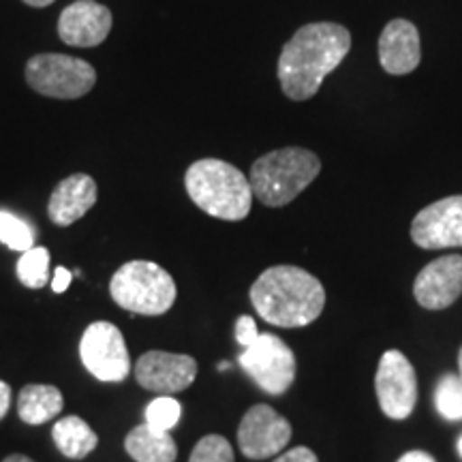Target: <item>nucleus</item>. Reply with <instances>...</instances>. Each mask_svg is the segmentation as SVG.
Wrapping results in <instances>:
<instances>
[{"label":"nucleus","instance_id":"1","mask_svg":"<svg viewBox=\"0 0 462 462\" xmlns=\"http://www.w3.org/2000/svg\"><path fill=\"white\" fill-rule=\"evenodd\" d=\"M351 50V32L334 22H313L298 28L282 45L279 82L287 99L309 101L319 92L323 79L340 67Z\"/></svg>","mask_w":462,"mask_h":462},{"label":"nucleus","instance_id":"2","mask_svg":"<svg viewBox=\"0 0 462 462\" xmlns=\"http://www.w3.org/2000/svg\"><path fill=\"white\" fill-rule=\"evenodd\" d=\"M251 302L263 321L279 328H304L326 309L321 281L298 265H273L257 276Z\"/></svg>","mask_w":462,"mask_h":462},{"label":"nucleus","instance_id":"3","mask_svg":"<svg viewBox=\"0 0 462 462\" xmlns=\"http://www.w3.org/2000/svg\"><path fill=\"white\" fill-rule=\"evenodd\" d=\"M193 204L221 221H242L253 206V189L238 167L221 159H199L184 173Z\"/></svg>","mask_w":462,"mask_h":462},{"label":"nucleus","instance_id":"4","mask_svg":"<svg viewBox=\"0 0 462 462\" xmlns=\"http://www.w3.org/2000/svg\"><path fill=\"white\" fill-rule=\"evenodd\" d=\"M321 161L306 148L289 146L259 157L248 171L253 195L268 208L291 204L319 176Z\"/></svg>","mask_w":462,"mask_h":462},{"label":"nucleus","instance_id":"5","mask_svg":"<svg viewBox=\"0 0 462 462\" xmlns=\"http://www.w3.org/2000/svg\"><path fill=\"white\" fill-rule=\"evenodd\" d=\"M109 296L133 315H165L176 302V281L165 268L148 259H133L116 270L109 281Z\"/></svg>","mask_w":462,"mask_h":462},{"label":"nucleus","instance_id":"6","mask_svg":"<svg viewBox=\"0 0 462 462\" xmlns=\"http://www.w3.org/2000/svg\"><path fill=\"white\" fill-rule=\"evenodd\" d=\"M26 84L50 99L73 101L95 88L97 71L82 58L37 54L26 62Z\"/></svg>","mask_w":462,"mask_h":462},{"label":"nucleus","instance_id":"7","mask_svg":"<svg viewBox=\"0 0 462 462\" xmlns=\"http://www.w3.org/2000/svg\"><path fill=\"white\" fill-rule=\"evenodd\" d=\"M238 364L253 383L270 396H282L296 381V356L274 334H259L255 343L242 351Z\"/></svg>","mask_w":462,"mask_h":462},{"label":"nucleus","instance_id":"8","mask_svg":"<svg viewBox=\"0 0 462 462\" xmlns=\"http://www.w3.org/2000/svg\"><path fill=\"white\" fill-rule=\"evenodd\" d=\"M84 368L103 383H123L131 374V356L123 332L109 321H95L79 340Z\"/></svg>","mask_w":462,"mask_h":462},{"label":"nucleus","instance_id":"9","mask_svg":"<svg viewBox=\"0 0 462 462\" xmlns=\"http://www.w3.org/2000/svg\"><path fill=\"white\" fill-rule=\"evenodd\" d=\"M379 407L392 420H407L418 402V377L413 364L396 349L381 356L374 374Z\"/></svg>","mask_w":462,"mask_h":462},{"label":"nucleus","instance_id":"10","mask_svg":"<svg viewBox=\"0 0 462 462\" xmlns=\"http://www.w3.org/2000/svg\"><path fill=\"white\" fill-rule=\"evenodd\" d=\"M293 429L287 418L270 404H255L245 413L238 426L240 452L251 460L273 458L291 441Z\"/></svg>","mask_w":462,"mask_h":462},{"label":"nucleus","instance_id":"11","mask_svg":"<svg viewBox=\"0 0 462 462\" xmlns=\"http://www.w3.org/2000/svg\"><path fill=\"white\" fill-rule=\"evenodd\" d=\"M411 240L426 251L462 246V195L426 206L411 223Z\"/></svg>","mask_w":462,"mask_h":462},{"label":"nucleus","instance_id":"12","mask_svg":"<svg viewBox=\"0 0 462 462\" xmlns=\"http://www.w3.org/2000/svg\"><path fill=\"white\" fill-rule=\"evenodd\" d=\"M198 377V362L184 354L146 351L135 362V381L154 394H178L193 385Z\"/></svg>","mask_w":462,"mask_h":462},{"label":"nucleus","instance_id":"13","mask_svg":"<svg viewBox=\"0 0 462 462\" xmlns=\"http://www.w3.org/2000/svg\"><path fill=\"white\" fill-rule=\"evenodd\" d=\"M114 17L97 0H75L58 17V37L71 48H97L107 39Z\"/></svg>","mask_w":462,"mask_h":462},{"label":"nucleus","instance_id":"14","mask_svg":"<svg viewBox=\"0 0 462 462\" xmlns=\"http://www.w3.org/2000/svg\"><path fill=\"white\" fill-rule=\"evenodd\" d=\"M413 296L421 309L443 310L462 296V255L430 262L413 282Z\"/></svg>","mask_w":462,"mask_h":462},{"label":"nucleus","instance_id":"15","mask_svg":"<svg viewBox=\"0 0 462 462\" xmlns=\"http://www.w3.org/2000/svg\"><path fill=\"white\" fill-rule=\"evenodd\" d=\"M421 43L420 31L413 22L396 20L388 22L379 37V62L385 73L407 75L420 67Z\"/></svg>","mask_w":462,"mask_h":462},{"label":"nucleus","instance_id":"16","mask_svg":"<svg viewBox=\"0 0 462 462\" xmlns=\"http://www.w3.org/2000/svg\"><path fill=\"white\" fill-rule=\"evenodd\" d=\"M99 190L95 178L88 173H71L56 184L48 201V217L58 227H69L88 215L97 204Z\"/></svg>","mask_w":462,"mask_h":462},{"label":"nucleus","instance_id":"17","mask_svg":"<svg viewBox=\"0 0 462 462\" xmlns=\"http://www.w3.org/2000/svg\"><path fill=\"white\" fill-rule=\"evenodd\" d=\"M125 449L135 462H176L178 446L170 430L150 424L135 426L125 437Z\"/></svg>","mask_w":462,"mask_h":462},{"label":"nucleus","instance_id":"18","mask_svg":"<svg viewBox=\"0 0 462 462\" xmlns=\"http://www.w3.org/2000/svg\"><path fill=\"white\" fill-rule=\"evenodd\" d=\"M65 407V398L56 385L28 383L17 394V415L31 426L48 424Z\"/></svg>","mask_w":462,"mask_h":462},{"label":"nucleus","instance_id":"19","mask_svg":"<svg viewBox=\"0 0 462 462\" xmlns=\"http://www.w3.org/2000/svg\"><path fill=\"white\" fill-rule=\"evenodd\" d=\"M51 439H54L58 452L67 456L69 460H84L99 446V435L79 415H67V418L58 420L51 429Z\"/></svg>","mask_w":462,"mask_h":462},{"label":"nucleus","instance_id":"20","mask_svg":"<svg viewBox=\"0 0 462 462\" xmlns=\"http://www.w3.org/2000/svg\"><path fill=\"white\" fill-rule=\"evenodd\" d=\"M15 274L28 289H42L50 281V251L43 246H32L17 259Z\"/></svg>","mask_w":462,"mask_h":462},{"label":"nucleus","instance_id":"21","mask_svg":"<svg viewBox=\"0 0 462 462\" xmlns=\"http://www.w3.org/2000/svg\"><path fill=\"white\" fill-rule=\"evenodd\" d=\"M0 242L11 251L26 253L34 246V229L14 212L0 210Z\"/></svg>","mask_w":462,"mask_h":462},{"label":"nucleus","instance_id":"22","mask_svg":"<svg viewBox=\"0 0 462 462\" xmlns=\"http://www.w3.org/2000/svg\"><path fill=\"white\" fill-rule=\"evenodd\" d=\"M435 404L441 418L449 421L462 420V383L456 374H446L437 383Z\"/></svg>","mask_w":462,"mask_h":462},{"label":"nucleus","instance_id":"23","mask_svg":"<svg viewBox=\"0 0 462 462\" xmlns=\"http://www.w3.org/2000/svg\"><path fill=\"white\" fill-rule=\"evenodd\" d=\"M189 462H236L234 448L221 435H206L193 448Z\"/></svg>","mask_w":462,"mask_h":462},{"label":"nucleus","instance_id":"24","mask_svg":"<svg viewBox=\"0 0 462 462\" xmlns=\"http://www.w3.org/2000/svg\"><path fill=\"white\" fill-rule=\"evenodd\" d=\"M182 407L176 398L161 396L146 407V424L161 430H171L180 421Z\"/></svg>","mask_w":462,"mask_h":462},{"label":"nucleus","instance_id":"25","mask_svg":"<svg viewBox=\"0 0 462 462\" xmlns=\"http://www.w3.org/2000/svg\"><path fill=\"white\" fill-rule=\"evenodd\" d=\"M259 338V330H257V323L253 317L248 315H242L238 321H236V340L245 346H251L255 340Z\"/></svg>","mask_w":462,"mask_h":462},{"label":"nucleus","instance_id":"26","mask_svg":"<svg viewBox=\"0 0 462 462\" xmlns=\"http://www.w3.org/2000/svg\"><path fill=\"white\" fill-rule=\"evenodd\" d=\"M274 462H319V458H317V454L313 452V449L293 448L282 456H279V458H276Z\"/></svg>","mask_w":462,"mask_h":462},{"label":"nucleus","instance_id":"27","mask_svg":"<svg viewBox=\"0 0 462 462\" xmlns=\"http://www.w3.org/2000/svg\"><path fill=\"white\" fill-rule=\"evenodd\" d=\"M71 279L73 274L69 273L67 268H56L54 279H51V289H54V293H65L67 287L71 285Z\"/></svg>","mask_w":462,"mask_h":462},{"label":"nucleus","instance_id":"28","mask_svg":"<svg viewBox=\"0 0 462 462\" xmlns=\"http://www.w3.org/2000/svg\"><path fill=\"white\" fill-rule=\"evenodd\" d=\"M11 409V385L0 381V420L9 413Z\"/></svg>","mask_w":462,"mask_h":462},{"label":"nucleus","instance_id":"29","mask_svg":"<svg viewBox=\"0 0 462 462\" xmlns=\"http://www.w3.org/2000/svg\"><path fill=\"white\" fill-rule=\"evenodd\" d=\"M398 462H437L429 452L424 449H413V452H407L404 456L398 458Z\"/></svg>","mask_w":462,"mask_h":462},{"label":"nucleus","instance_id":"30","mask_svg":"<svg viewBox=\"0 0 462 462\" xmlns=\"http://www.w3.org/2000/svg\"><path fill=\"white\" fill-rule=\"evenodd\" d=\"M22 3H26L28 7L42 9V7H50V5H54L56 0H22Z\"/></svg>","mask_w":462,"mask_h":462},{"label":"nucleus","instance_id":"31","mask_svg":"<svg viewBox=\"0 0 462 462\" xmlns=\"http://www.w3.org/2000/svg\"><path fill=\"white\" fill-rule=\"evenodd\" d=\"M3 462H34V460L28 458V456H24V454H11Z\"/></svg>","mask_w":462,"mask_h":462},{"label":"nucleus","instance_id":"32","mask_svg":"<svg viewBox=\"0 0 462 462\" xmlns=\"http://www.w3.org/2000/svg\"><path fill=\"white\" fill-rule=\"evenodd\" d=\"M458 368H460V383H462V346L458 351Z\"/></svg>","mask_w":462,"mask_h":462},{"label":"nucleus","instance_id":"33","mask_svg":"<svg viewBox=\"0 0 462 462\" xmlns=\"http://www.w3.org/2000/svg\"><path fill=\"white\" fill-rule=\"evenodd\" d=\"M458 452H460V456H462V437L458 439Z\"/></svg>","mask_w":462,"mask_h":462}]
</instances>
